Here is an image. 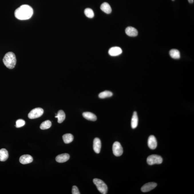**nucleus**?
Returning <instances> with one entry per match:
<instances>
[{
    "instance_id": "nucleus-1",
    "label": "nucleus",
    "mask_w": 194,
    "mask_h": 194,
    "mask_svg": "<svg viewBox=\"0 0 194 194\" xmlns=\"http://www.w3.org/2000/svg\"><path fill=\"white\" fill-rule=\"evenodd\" d=\"M33 9L29 5H22L15 10V17L19 20L28 19L32 16L33 14Z\"/></svg>"
},
{
    "instance_id": "nucleus-2",
    "label": "nucleus",
    "mask_w": 194,
    "mask_h": 194,
    "mask_svg": "<svg viewBox=\"0 0 194 194\" xmlns=\"http://www.w3.org/2000/svg\"><path fill=\"white\" fill-rule=\"evenodd\" d=\"M3 61L7 68L12 69L15 67L16 64V57L13 53L9 52L5 54Z\"/></svg>"
},
{
    "instance_id": "nucleus-3",
    "label": "nucleus",
    "mask_w": 194,
    "mask_h": 194,
    "mask_svg": "<svg viewBox=\"0 0 194 194\" xmlns=\"http://www.w3.org/2000/svg\"><path fill=\"white\" fill-rule=\"evenodd\" d=\"M93 182L96 185L97 189L102 194H106L108 191V187L105 183L101 179L95 178L93 179Z\"/></svg>"
},
{
    "instance_id": "nucleus-4",
    "label": "nucleus",
    "mask_w": 194,
    "mask_h": 194,
    "mask_svg": "<svg viewBox=\"0 0 194 194\" xmlns=\"http://www.w3.org/2000/svg\"><path fill=\"white\" fill-rule=\"evenodd\" d=\"M163 159L160 156L157 155H152L147 157V162L149 165H153L154 164H160L162 163Z\"/></svg>"
},
{
    "instance_id": "nucleus-5",
    "label": "nucleus",
    "mask_w": 194,
    "mask_h": 194,
    "mask_svg": "<svg viewBox=\"0 0 194 194\" xmlns=\"http://www.w3.org/2000/svg\"><path fill=\"white\" fill-rule=\"evenodd\" d=\"M43 113V110L41 108H38L32 110L28 114V117L30 119L37 118L41 116Z\"/></svg>"
},
{
    "instance_id": "nucleus-6",
    "label": "nucleus",
    "mask_w": 194,
    "mask_h": 194,
    "mask_svg": "<svg viewBox=\"0 0 194 194\" xmlns=\"http://www.w3.org/2000/svg\"><path fill=\"white\" fill-rule=\"evenodd\" d=\"M112 151L116 157L121 156L123 153V149L120 143L118 142H115L112 146Z\"/></svg>"
},
{
    "instance_id": "nucleus-7",
    "label": "nucleus",
    "mask_w": 194,
    "mask_h": 194,
    "mask_svg": "<svg viewBox=\"0 0 194 194\" xmlns=\"http://www.w3.org/2000/svg\"><path fill=\"white\" fill-rule=\"evenodd\" d=\"M157 184L154 182L149 183L143 185L141 188V191L143 192H148L154 189L157 186Z\"/></svg>"
},
{
    "instance_id": "nucleus-8",
    "label": "nucleus",
    "mask_w": 194,
    "mask_h": 194,
    "mask_svg": "<svg viewBox=\"0 0 194 194\" xmlns=\"http://www.w3.org/2000/svg\"><path fill=\"white\" fill-rule=\"evenodd\" d=\"M148 147L152 150H154L157 147V139L154 136L151 135L149 138L148 140Z\"/></svg>"
},
{
    "instance_id": "nucleus-9",
    "label": "nucleus",
    "mask_w": 194,
    "mask_h": 194,
    "mask_svg": "<svg viewBox=\"0 0 194 194\" xmlns=\"http://www.w3.org/2000/svg\"><path fill=\"white\" fill-rule=\"evenodd\" d=\"M33 157L29 155H25L21 156L19 158V161L21 163L23 164H26L30 163L33 161Z\"/></svg>"
},
{
    "instance_id": "nucleus-10",
    "label": "nucleus",
    "mask_w": 194,
    "mask_h": 194,
    "mask_svg": "<svg viewBox=\"0 0 194 194\" xmlns=\"http://www.w3.org/2000/svg\"><path fill=\"white\" fill-rule=\"evenodd\" d=\"M122 53V50L120 47H111L109 50L108 53L110 56H117L120 55Z\"/></svg>"
},
{
    "instance_id": "nucleus-11",
    "label": "nucleus",
    "mask_w": 194,
    "mask_h": 194,
    "mask_svg": "<svg viewBox=\"0 0 194 194\" xmlns=\"http://www.w3.org/2000/svg\"><path fill=\"white\" fill-rule=\"evenodd\" d=\"M126 34L130 37H135L138 34L137 29L132 27H128L125 30Z\"/></svg>"
},
{
    "instance_id": "nucleus-12",
    "label": "nucleus",
    "mask_w": 194,
    "mask_h": 194,
    "mask_svg": "<svg viewBox=\"0 0 194 194\" xmlns=\"http://www.w3.org/2000/svg\"><path fill=\"white\" fill-rule=\"evenodd\" d=\"M101 148V142L98 138H96L94 140L93 149L94 151L97 154L100 153Z\"/></svg>"
},
{
    "instance_id": "nucleus-13",
    "label": "nucleus",
    "mask_w": 194,
    "mask_h": 194,
    "mask_svg": "<svg viewBox=\"0 0 194 194\" xmlns=\"http://www.w3.org/2000/svg\"><path fill=\"white\" fill-rule=\"evenodd\" d=\"M70 156L68 154H63L58 155L56 160L57 162L63 163L65 162L69 159Z\"/></svg>"
},
{
    "instance_id": "nucleus-14",
    "label": "nucleus",
    "mask_w": 194,
    "mask_h": 194,
    "mask_svg": "<svg viewBox=\"0 0 194 194\" xmlns=\"http://www.w3.org/2000/svg\"><path fill=\"white\" fill-rule=\"evenodd\" d=\"M83 116L87 120L95 121L96 120L97 117L96 115L92 112H84L82 114Z\"/></svg>"
},
{
    "instance_id": "nucleus-15",
    "label": "nucleus",
    "mask_w": 194,
    "mask_h": 194,
    "mask_svg": "<svg viewBox=\"0 0 194 194\" xmlns=\"http://www.w3.org/2000/svg\"><path fill=\"white\" fill-rule=\"evenodd\" d=\"M8 155L7 150L5 149L0 150V161H5L8 158Z\"/></svg>"
},
{
    "instance_id": "nucleus-16",
    "label": "nucleus",
    "mask_w": 194,
    "mask_h": 194,
    "mask_svg": "<svg viewBox=\"0 0 194 194\" xmlns=\"http://www.w3.org/2000/svg\"><path fill=\"white\" fill-rule=\"evenodd\" d=\"M138 117L137 112H133L132 117L131 120V125L132 128L133 129L136 128L138 124Z\"/></svg>"
},
{
    "instance_id": "nucleus-17",
    "label": "nucleus",
    "mask_w": 194,
    "mask_h": 194,
    "mask_svg": "<svg viewBox=\"0 0 194 194\" xmlns=\"http://www.w3.org/2000/svg\"><path fill=\"white\" fill-rule=\"evenodd\" d=\"M100 9L106 14H109L112 12V8L109 4L106 2L104 3L101 5Z\"/></svg>"
},
{
    "instance_id": "nucleus-18",
    "label": "nucleus",
    "mask_w": 194,
    "mask_h": 194,
    "mask_svg": "<svg viewBox=\"0 0 194 194\" xmlns=\"http://www.w3.org/2000/svg\"><path fill=\"white\" fill-rule=\"evenodd\" d=\"M55 117L57 118L58 122L59 123H61L64 121L65 119L66 114L64 111L62 110H60L58 111L57 114L56 115Z\"/></svg>"
},
{
    "instance_id": "nucleus-19",
    "label": "nucleus",
    "mask_w": 194,
    "mask_h": 194,
    "mask_svg": "<svg viewBox=\"0 0 194 194\" xmlns=\"http://www.w3.org/2000/svg\"><path fill=\"white\" fill-rule=\"evenodd\" d=\"M169 54L172 58L174 59H179L180 58L181 54L179 50L173 49L170 50Z\"/></svg>"
},
{
    "instance_id": "nucleus-20",
    "label": "nucleus",
    "mask_w": 194,
    "mask_h": 194,
    "mask_svg": "<svg viewBox=\"0 0 194 194\" xmlns=\"http://www.w3.org/2000/svg\"><path fill=\"white\" fill-rule=\"evenodd\" d=\"M74 137L72 134L68 133L65 134L63 136V139L64 142L66 144L71 143L74 140Z\"/></svg>"
},
{
    "instance_id": "nucleus-21",
    "label": "nucleus",
    "mask_w": 194,
    "mask_h": 194,
    "mask_svg": "<svg viewBox=\"0 0 194 194\" xmlns=\"http://www.w3.org/2000/svg\"><path fill=\"white\" fill-rule=\"evenodd\" d=\"M52 126V123L50 121L47 120L43 122L40 126V128L43 130L50 128Z\"/></svg>"
},
{
    "instance_id": "nucleus-22",
    "label": "nucleus",
    "mask_w": 194,
    "mask_h": 194,
    "mask_svg": "<svg viewBox=\"0 0 194 194\" xmlns=\"http://www.w3.org/2000/svg\"><path fill=\"white\" fill-rule=\"evenodd\" d=\"M112 92L110 91H105L101 92L99 94V97L101 99H104L105 98L111 97L112 96Z\"/></svg>"
},
{
    "instance_id": "nucleus-23",
    "label": "nucleus",
    "mask_w": 194,
    "mask_h": 194,
    "mask_svg": "<svg viewBox=\"0 0 194 194\" xmlns=\"http://www.w3.org/2000/svg\"><path fill=\"white\" fill-rule=\"evenodd\" d=\"M86 16L90 19H92L93 18L94 16V11L90 8H87L84 11Z\"/></svg>"
},
{
    "instance_id": "nucleus-24",
    "label": "nucleus",
    "mask_w": 194,
    "mask_h": 194,
    "mask_svg": "<svg viewBox=\"0 0 194 194\" xmlns=\"http://www.w3.org/2000/svg\"><path fill=\"white\" fill-rule=\"evenodd\" d=\"M25 124V122L23 119H19L16 121L15 126L17 128H20L23 126Z\"/></svg>"
},
{
    "instance_id": "nucleus-25",
    "label": "nucleus",
    "mask_w": 194,
    "mask_h": 194,
    "mask_svg": "<svg viewBox=\"0 0 194 194\" xmlns=\"http://www.w3.org/2000/svg\"><path fill=\"white\" fill-rule=\"evenodd\" d=\"M72 194H80V193L78 190V188L76 186L73 187L72 189Z\"/></svg>"
},
{
    "instance_id": "nucleus-26",
    "label": "nucleus",
    "mask_w": 194,
    "mask_h": 194,
    "mask_svg": "<svg viewBox=\"0 0 194 194\" xmlns=\"http://www.w3.org/2000/svg\"><path fill=\"white\" fill-rule=\"evenodd\" d=\"M188 2L189 3H193L194 2V0H188Z\"/></svg>"
},
{
    "instance_id": "nucleus-27",
    "label": "nucleus",
    "mask_w": 194,
    "mask_h": 194,
    "mask_svg": "<svg viewBox=\"0 0 194 194\" xmlns=\"http://www.w3.org/2000/svg\"><path fill=\"white\" fill-rule=\"evenodd\" d=\"M172 1H174V0H172Z\"/></svg>"
}]
</instances>
